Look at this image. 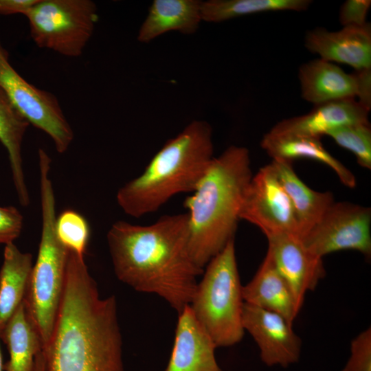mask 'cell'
<instances>
[{
  "label": "cell",
  "instance_id": "obj_5",
  "mask_svg": "<svg viewBox=\"0 0 371 371\" xmlns=\"http://www.w3.org/2000/svg\"><path fill=\"white\" fill-rule=\"evenodd\" d=\"M38 165L41 236L23 303L43 348L52 335L62 300L69 249L60 242L56 232V201L49 177L50 157L40 155Z\"/></svg>",
  "mask_w": 371,
  "mask_h": 371
},
{
  "label": "cell",
  "instance_id": "obj_30",
  "mask_svg": "<svg viewBox=\"0 0 371 371\" xmlns=\"http://www.w3.org/2000/svg\"><path fill=\"white\" fill-rule=\"evenodd\" d=\"M357 101L370 111L371 109V68L355 71Z\"/></svg>",
  "mask_w": 371,
  "mask_h": 371
},
{
  "label": "cell",
  "instance_id": "obj_28",
  "mask_svg": "<svg viewBox=\"0 0 371 371\" xmlns=\"http://www.w3.org/2000/svg\"><path fill=\"white\" fill-rule=\"evenodd\" d=\"M23 217L14 206H0V245L13 243L20 236Z\"/></svg>",
  "mask_w": 371,
  "mask_h": 371
},
{
  "label": "cell",
  "instance_id": "obj_12",
  "mask_svg": "<svg viewBox=\"0 0 371 371\" xmlns=\"http://www.w3.org/2000/svg\"><path fill=\"white\" fill-rule=\"evenodd\" d=\"M267 240V252L302 306L306 293L314 291L326 275L322 258L308 250L295 235L282 234Z\"/></svg>",
  "mask_w": 371,
  "mask_h": 371
},
{
  "label": "cell",
  "instance_id": "obj_17",
  "mask_svg": "<svg viewBox=\"0 0 371 371\" xmlns=\"http://www.w3.org/2000/svg\"><path fill=\"white\" fill-rule=\"evenodd\" d=\"M298 78L302 97L314 106L357 96L355 73H346L333 63L321 58L302 64Z\"/></svg>",
  "mask_w": 371,
  "mask_h": 371
},
{
  "label": "cell",
  "instance_id": "obj_16",
  "mask_svg": "<svg viewBox=\"0 0 371 371\" xmlns=\"http://www.w3.org/2000/svg\"><path fill=\"white\" fill-rule=\"evenodd\" d=\"M244 302L277 313L293 323L302 306L267 254L252 279L242 286Z\"/></svg>",
  "mask_w": 371,
  "mask_h": 371
},
{
  "label": "cell",
  "instance_id": "obj_11",
  "mask_svg": "<svg viewBox=\"0 0 371 371\" xmlns=\"http://www.w3.org/2000/svg\"><path fill=\"white\" fill-rule=\"evenodd\" d=\"M243 328L254 338L260 358L268 366L286 368L299 361L302 341L291 322L281 315L244 302Z\"/></svg>",
  "mask_w": 371,
  "mask_h": 371
},
{
  "label": "cell",
  "instance_id": "obj_8",
  "mask_svg": "<svg viewBox=\"0 0 371 371\" xmlns=\"http://www.w3.org/2000/svg\"><path fill=\"white\" fill-rule=\"evenodd\" d=\"M0 87L30 124L47 133L58 153H64L74 132L57 98L29 83L12 67L8 51L0 41Z\"/></svg>",
  "mask_w": 371,
  "mask_h": 371
},
{
  "label": "cell",
  "instance_id": "obj_32",
  "mask_svg": "<svg viewBox=\"0 0 371 371\" xmlns=\"http://www.w3.org/2000/svg\"><path fill=\"white\" fill-rule=\"evenodd\" d=\"M33 371H45V359L42 349L36 355Z\"/></svg>",
  "mask_w": 371,
  "mask_h": 371
},
{
  "label": "cell",
  "instance_id": "obj_29",
  "mask_svg": "<svg viewBox=\"0 0 371 371\" xmlns=\"http://www.w3.org/2000/svg\"><path fill=\"white\" fill-rule=\"evenodd\" d=\"M371 5L370 0H347L340 8L339 19L344 26H361L368 23L366 17Z\"/></svg>",
  "mask_w": 371,
  "mask_h": 371
},
{
  "label": "cell",
  "instance_id": "obj_2",
  "mask_svg": "<svg viewBox=\"0 0 371 371\" xmlns=\"http://www.w3.org/2000/svg\"><path fill=\"white\" fill-rule=\"evenodd\" d=\"M107 243L120 281L160 296L178 313L190 305L204 269L190 251L187 212L163 216L148 225L117 221L107 233Z\"/></svg>",
  "mask_w": 371,
  "mask_h": 371
},
{
  "label": "cell",
  "instance_id": "obj_31",
  "mask_svg": "<svg viewBox=\"0 0 371 371\" xmlns=\"http://www.w3.org/2000/svg\"><path fill=\"white\" fill-rule=\"evenodd\" d=\"M38 0H0V15L22 14L27 11Z\"/></svg>",
  "mask_w": 371,
  "mask_h": 371
},
{
  "label": "cell",
  "instance_id": "obj_24",
  "mask_svg": "<svg viewBox=\"0 0 371 371\" xmlns=\"http://www.w3.org/2000/svg\"><path fill=\"white\" fill-rule=\"evenodd\" d=\"M311 0H210L202 1L201 19L218 23L249 14L274 11H304Z\"/></svg>",
  "mask_w": 371,
  "mask_h": 371
},
{
  "label": "cell",
  "instance_id": "obj_14",
  "mask_svg": "<svg viewBox=\"0 0 371 371\" xmlns=\"http://www.w3.org/2000/svg\"><path fill=\"white\" fill-rule=\"evenodd\" d=\"M216 348L188 305L178 313L174 344L164 371H223L216 360Z\"/></svg>",
  "mask_w": 371,
  "mask_h": 371
},
{
  "label": "cell",
  "instance_id": "obj_18",
  "mask_svg": "<svg viewBox=\"0 0 371 371\" xmlns=\"http://www.w3.org/2000/svg\"><path fill=\"white\" fill-rule=\"evenodd\" d=\"M293 206L298 236L303 238L335 202L330 192H317L308 187L296 175L292 162L273 159L271 163Z\"/></svg>",
  "mask_w": 371,
  "mask_h": 371
},
{
  "label": "cell",
  "instance_id": "obj_13",
  "mask_svg": "<svg viewBox=\"0 0 371 371\" xmlns=\"http://www.w3.org/2000/svg\"><path fill=\"white\" fill-rule=\"evenodd\" d=\"M306 49L321 59L352 67L355 71L371 68V25L344 26L338 31L317 27L308 31Z\"/></svg>",
  "mask_w": 371,
  "mask_h": 371
},
{
  "label": "cell",
  "instance_id": "obj_22",
  "mask_svg": "<svg viewBox=\"0 0 371 371\" xmlns=\"http://www.w3.org/2000/svg\"><path fill=\"white\" fill-rule=\"evenodd\" d=\"M33 267L32 255L5 245L0 269V331L23 302Z\"/></svg>",
  "mask_w": 371,
  "mask_h": 371
},
{
  "label": "cell",
  "instance_id": "obj_1",
  "mask_svg": "<svg viewBox=\"0 0 371 371\" xmlns=\"http://www.w3.org/2000/svg\"><path fill=\"white\" fill-rule=\"evenodd\" d=\"M42 350L45 371H124L115 297L100 296L84 256L73 251L54 327Z\"/></svg>",
  "mask_w": 371,
  "mask_h": 371
},
{
  "label": "cell",
  "instance_id": "obj_4",
  "mask_svg": "<svg viewBox=\"0 0 371 371\" xmlns=\"http://www.w3.org/2000/svg\"><path fill=\"white\" fill-rule=\"evenodd\" d=\"M212 130L194 120L169 139L143 172L121 187L117 202L124 212L139 218L153 213L174 196L193 192L213 159Z\"/></svg>",
  "mask_w": 371,
  "mask_h": 371
},
{
  "label": "cell",
  "instance_id": "obj_10",
  "mask_svg": "<svg viewBox=\"0 0 371 371\" xmlns=\"http://www.w3.org/2000/svg\"><path fill=\"white\" fill-rule=\"evenodd\" d=\"M239 218L257 226L267 238L282 234L299 238L293 206L271 164L252 175Z\"/></svg>",
  "mask_w": 371,
  "mask_h": 371
},
{
  "label": "cell",
  "instance_id": "obj_6",
  "mask_svg": "<svg viewBox=\"0 0 371 371\" xmlns=\"http://www.w3.org/2000/svg\"><path fill=\"white\" fill-rule=\"evenodd\" d=\"M190 306L217 347L232 346L245 334L244 300L234 240L205 266Z\"/></svg>",
  "mask_w": 371,
  "mask_h": 371
},
{
  "label": "cell",
  "instance_id": "obj_27",
  "mask_svg": "<svg viewBox=\"0 0 371 371\" xmlns=\"http://www.w3.org/2000/svg\"><path fill=\"white\" fill-rule=\"evenodd\" d=\"M342 371H371L370 327L352 340L350 356Z\"/></svg>",
  "mask_w": 371,
  "mask_h": 371
},
{
  "label": "cell",
  "instance_id": "obj_33",
  "mask_svg": "<svg viewBox=\"0 0 371 371\" xmlns=\"http://www.w3.org/2000/svg\"><path fill=\"white\" fill-rule=\"evenodd\" d=\"M3 360H2V355L1 352V349H0V371H3Z\"/></svg>",
  "mask_w": 371,
  "mask_h": 371
},
{
  "label": "cell",
  "instance_id": "obj_3",
  "mask_svg": "<svg viewBox=\"0 0 371 371\" xmlns=\"http://www.w3.org/2000/svg\"><path fill=\"white\" fill-rule=\"evenodd\" d=\"M252 175L248 149L230 146L213 157L193 194L185 199L189 249L201 269L234 240L242 201Z\"/></svg>",
  "mask_w": 371,
  "mask_h": 371
},
{
  "label": "cell",
  "instance_id": "obj_21",
  "mask_svg": "<svg viewBox=\"0 0 371 371\" xmlns=\"http://www.w3.org/2000/svg\"><path fill=\"white\" fill-rule=\"evenodd\" d=\"M29 125L28 121L0 87V142L8 155L19 202L24 207L30 203V195L23 169L21 147Z\"/></svg>",
  "mask_w": 371,
  "mask_h": 371
},
{
  "label": "cell",
  "instance_id": "obj_26",
  "mask_svg": "<svg viewBox=\"0 0 371 371\" xmlns=\"http://www.w3.org/2000/svg\"><path fill=\"white\" fill-rule=\"evenodd\" d=\"M56 232L60 242L69 249L85 255L90 236L85 218L75 210L63 211L56 218Z\"/></svg>",
  "mask_w": 371,
  "mask_h": 371
},
{
  "label": "cell",
  "instance_id": "obj_7",
  "mask_svg": "<svg viewBox=\"0 0 371 371\" xmlns=\"http://www.w3.org/2000/svg\"><path fill=\"white\" fill-rule=\"evenodd\" d=\"M25 16L38 47L72 58L82 54L98 20L91 0H38Z\"/></svg>",
  "mask_w": 371,
  "mask_h": 371
},
{
  "label": "cell",
  "instance_id": "obj_23",
  "mask_svg": "<svg viewBox=\"0 0 371 371\" xmlns=\"http://www.w3.org/2000/svg\"><path fill=\"white\" fill-rule=\"evenodd\" d=\"M0 337L10 355L4 370L33 371L35 357L42 349V343L23 302L1 330Z\"/></svg>",
  "mask_w": 371,
  "mask_h": 371
},
{
  "label": "cell",
  "instance_id": "obj_20",
  "mask_svg": "<svg viewBox=\"0 0 371 371\" xmlns=\"http://www.w3.org/2000/svg\"><path fill=\"white\" fill-rule=\"evenodd\" d=\"M261 147L273 159L292 162L306 158L320 161L331 168L344 186L350 188L356 186L352 172L324 148L319 138L269 132L263 136Z\"/></svg>",
  "mask_w": 371,
  "mask_h": 371
},
{
  "label": "cell",
  "instance_id": "obj_9",
  "mask_svg": "<svg viewBox=\"0 0 371 371\" xmlns=\"http://www.w3.org/2000/svg\"><path fill=\"white\" fill-rule=\"evenodd\" d=\"M371 209L350 202H334L302 238L312 253L325 255L346 249L371 257Z\"/></svg>",
  "mask_w": 371,
  "mask_h": 371
},
{
  "label": "cell",
  "instance_id": "obj_25",
  "mask_svg": "<svg viewBox=\"0 0 371 371\" xmlns=\"http://www.w3.org/2000/svg\"><path fill=\"white\" fill-rule=\"evenodd\" d=\"M326 135L339 146L352 152L361 167L371 169V127L369 122L344 125L329 131Z\"/></svg>",
  "mask_w": 371,
  "mask_h": 371
},
{
  "label": "cell",
  "instance_id": "obj_15",
  "mask_svg": "<svg viewBox=\"0 0 371 371\" xmlns=\"http://www.w3.org/2000/svg\"><path fill=\"white\" fill-rule=\"evenodd\" d=\"M370 110L355 98L315 105L308 113L284 119L269 131L319 138L329 131L348 124L368 122Z\"/></svg>",
  "mask_w": 371,
  "mask_h": 371
},
{
  "label": "cell",
  "instance_id": "obj_19",
  "mask_svg": "<svg viewBox=\"0 0 371 371\" xmlns=\"http://www.w3.org/2000/svg\"><path fill=\"white\" fill-rule=\"evenodd\" d=\"M202 1L199 0H155L137 35L142 43H148L170 31L190 34L202 21Z\"/></svg>",
  "mask_w": 371,
  "mask_h": 371
}]
</instances>
